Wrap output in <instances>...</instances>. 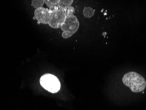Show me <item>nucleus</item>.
<instances>
[{
  "label": "nucleus",
  "instance_id": "1",
  "mask_svg": "<svg viewBox=\"0 0 146 110\" xmlns=\"http://www.w3.org/2000/svg\"><path fill=\"white\" fill-rule=\"evenodd\" d=\"M122 83L134 93H138L145 90L146 81L136 72L131 71L126 73L122 77Z\"/></svg>",
  "mask_w": 146,
  "mask_h": 110
},
{
  "label": "nucleus",
  "instance_id": "2",
  "mask_svg": "<svg viewBox=\"0 0 146 110\" xmlns=\"http://www.w3.org/2000/svg\"><path fill=\"white\" fill-rule=\"evenodd\" d=\"M79 26L80 24L76 17L74 15L66 17L64 23L61 26V29L63 31L62 36L64 38H70L78 31Z\"/></svg>",
  "mask_w": 146,
  "mask_h": 110
},
{
  "label": "nucleus",
  "instance_id": "3",
  "mask_svg": "<svg viewBox=\"0 0 146 110\" xmlns=\"http://www.w3.org/2000/svg\"><path fill=\"white\" fill-rule=\"evenodd\" d=\"M40 84L48 91L55 93L61 88V84L56 77L51 74H46L41 77Z\"/></svg>",
  "mask_w": 146,
  "mask_h": 110
},
{
  "label": "nucleus",
  "instance_id": "4",
  "mask_svg": "<svg viewBox=\"0 0 146 110\" xmlns=\"http://www.w3.org/2000/svg\"><path fill=\"white\" fill-rule=\"evenodd\" d=\"M51 14L48 25L53 29H59L61 28L62 24L64 23L66 19V15L63 9L58 7L51 9Z\"/></svg>",
  "mask_w": 146,
  "mask_h": 110
},
{
  "label": "nucleus",
  "instance_id": "5",
  "mask_svg": "<svg viewBox=\"0 0 146 110\" xmlns=\"http://www.w3.org/2000/svg\"><path fill=\"white\" fill-rule=\"evenodd\" d=\"M50 14V10L46 8L40 7L36 9L35 11H34V17L39 23L48 24Z\"/></svg>",
  "mask_w": 146,
  "mask_h": 110
},
{
  "label": "nucleus",
  "instance_id": "6",
  "mask_svg": "<svg viewBox=\"0 0 146 110\" xmlns=\"http://www.w3.org/2000/svg\"><path fill=\"white\" fill-rule=\"evenodd\" d=\"M73 1L74 0H59L57 7L61 9H65L71 6Z\"/></svg>",
  "mask_w": 146,
  "mask_h": 110
},
{
  "label": "nucleus",
  "instance_id": "7",
  "mask_svg": "<svg viewBox=\"0 0 146 110\" xmlns=\"http://www.w3.org/2000/svg\"><path fill=\"white\" fill-rule=\"evenodd\" d=\"M95 11L91 7H85L83 11V15L86 18H91L94 15Z\"/></svg>",
  "mask_w": 146,
  "mask_h": 110
},
{
  "label": "nucleus",
  "instance_id": "8",
  "mask_svg": "<svg viewBox=\"0 0 146 110\" xmlns=\"http://www.w3.org/2000/svg\"><path fill=\"white\" fill-rule=\"evenodd\" d=\"M59 0H44V2L49 7L54 8L57 7Z\"/></svg>",
  "mask_w": 146,
  "mask_h": 110
},
{
  "label": "nucleus",
  "instance_id": "9",
  "mask_svg": "<svg viewBox=\"0 0 146 110\" xmlns=\"http://www.w3.org/2000/svg\"><path fill=\"white\" fill-rule=\"evenodd\" d=\"M44 3V0H32V5L36 9L42 7Z\"/></svg>",
  "mask_w": 146,
  "mask_h": 110
},
{
  "label": "nucleus",
  "instance_id": "10",
  "mask_svg": "<svg viewBox=\"0 0 146 110\" xmlns=\"http://www.w3.org/2000/svg\"><path fill=\"white\" fill-rule=\"evenodd\" d=\"M63 11H64V12H65V13L66 17L74 15V8L71 7V6H70V7L65 9H63Z\"/></svg>",
  "mask_w": 146,
  "mask_h": 110
}]
</instances>
